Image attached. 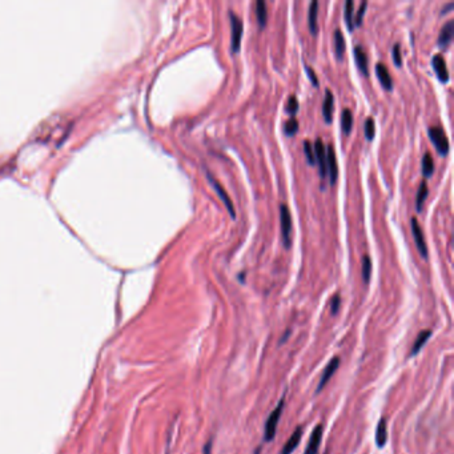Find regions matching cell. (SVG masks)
I'll list each match as a JSON object with an SVG mask.
<instances>
[{
  "label": "cell",
  "instance_id": "ffe728a7",
  "mask_svg": "<svg viewBox=\"0 0 454 454\" xmlns=\"http://www.w3.org/2000/svg\"><path fill=\"white\" fill-rule=\"evenodd\" d=\"M335 48H336V57L339 60L342 59L345 52V39L342 32L340 29L335 31Z\"/></svg>",
  "mask_w": 454,
  "mask_h": 454
},
{
  "label": "cell",
  "instance_id": "83f0119b",
  "mask_svg": "<svg viewBox=\"0 0 454 454\" xmlns=\"http://www.w3.org/2000/svg\"><path fill=\"white\" fill-rule=\"evenodd\" d=\"M374 135H376V125H374V120L369 117V119L365 121V136H367L368 140H371V139L374 138Z\"/></svg>",
  "mask_w": 454,
  "mask_h": 454
},
{
  "label": "cell",
  "instance_id": "9c48e42d",
  "mask_svg": "<svg viewBox=\"0 0 454 454\" xmlns=\"http://www.w3.org/2000/svg\"><path fill=\"white\" fill-rule=\"evenodd\" d=\"M412 233L414 236V240H416V245L418 248V252L421 255L422 257H427V247L426 243H425V237H424V233H422V229L420 224H418V221L416 219H412Z\"/></svg>",
  "mask_w": 454,
  "mask_h": 454
},
{
  "label": "cell",
  "instance_id": "6da1fadb",
  "mask_svg": "<svg viewBox=\"0 0 454 454\" xmlns=\"http://www.w3.org/2000/svg\"><path fill=\"white\" fill-rule=\"evenodd\" d=\"M284 404H285V396L281 397V399L279 401V404L275 408V410L269 414V417L266 420L265 422V429H264V440L266 442H269L275 438L276 436V430H277V425H279V421H280L281 414H283V410H284Z\"/></svg>",
  "mask_w": 454,
  "mask_h": 454
},
{
  "label": "cell",
  "instance_id": "d4e9b609",
  "mask_svg": "<svg viewBox=\"0 0 454 454\" xmlns=\"http://www.w3.org/2000/svg\"><path fill=\"white\" fill-rule=\"evenodd\" d=\"M353 1H346L345 3V22L350 31H353Z\"/></svg>",
  "mask_w": 454,
  "mask_h": 454
},
{
  "label": "cell",
  "instance_id": "d6a6232c",
  "mask_svg": "<svg viewBox=\"0 0 454 454\" xmlns=\"http://www.w3.org/2000/svg\"><path fill=\"white\" fill-rule=\"evenodd\" d=\"M305 69H307L308 76H309V79H311V82L313 83V85H314L316 88L318 87V79H317L316 74H314V71H313V69L311 68V67H308V65H305Z\"/></svg>",
  "mask_w": 454,
  "mask_h": 454
},
{
  "label": "cell",
  "instance_id": "2e32d148",
  "mask_svg": "<svg viewBox=\"0 0 454 454\" xmlns=\"http://www.w3.org/2000/svg\"><path fill=\"white\" fill-rule=\"evenodd\" d=\"M317 16H318V1L313 0L309 7V14H308V24H309V29L312 35H316L318 31L317 27Z\"/></svg>",
  "mask_w": 454,
  "mask_h": 454
},
{
  "label": "cell",
  "instance_id": "ac0fdd59",
  "mask_svg": "<svg viewBox=\"0 0 454 454\" xmlns=\"http://www.w3.org/2000/svg\"><path fill=\"white\" fill-rule=\"evenodd\" d=\"M354 59H356L358 69L363 72L364 76H368V56L364 52L363 47L358 46L354 48Z\"/></svg>",
  "mask_w": 454,
  "mask_h": 454
},
{
  "label": "cell",
  "instance_id": "8992f818",
  "mask_svg": "<svg viewBox=\"0 0 454 454\" xmlns=\"http://www.w3.org/2000/svg\"><path fill=\"white\" fill-rule=\"evenodd\" d=\"M313 152H314V159H316L317 164H318V170H320V176L324 180L328 173V168H326V149L324 147V142L317 139L314 142V147H313Z\"/></svg>",
  "mask_w": 454,
  "mask_h": 454
},
{
  "label": "cell",
  "instance_id": "cb8c5ba5",
  "mask_svg": "<svg viewBox=\"0 0 454 454\" xmlns=\"http://www.w3.org/2000/svg\"><path fill=\"white\" fill-rule=\"evenodd\" d=\"M426 196H427V184L425 183V181H422L421 185H420V188H418L417 204H416L418 212H421L422 205H424V202H425V200H426Z\"/></svg>",
  "mask_w": 454,
  "mask_h": 454
},
{
  "label": "cell",
  "instance_id": "44dd1931",
  "mask_svg": "<svg viewBox=\"0 0 454 454\" xmlns=\"http://www.w3.org/2000/svg\"><path fill=\"white\" fill-rule=\"evenodd\" d=\"M256 15L260 27H265L266 19H268V11H266V3L264 0H258L256 3Z\"/></svg>",
  "mask_w": 454,
  "mask_h": 454
},
{
  "label": "cell",
  "instance_id": "7c38bea8",
  "mask_svg": "<svg viewBox=\"0 0 454 454\" xmlns=\"http://www.w3.org/2000/svg\"><path fill=\"white\" fill-rule=\"evenodd\" d=\"M301 437H303V427L298 426L296 430L293 431V434L289 437V440L286 441V444L284 445V448L281 449L280 454H292L294 452V449L298 446V442L301 441Z\"/></svg>",
  "mask_w": 454,
  "mask_h": 454
},
{
  "label": "cell",
  "instance_id": "9a60e30c",
  "mask_svg": "<svg viewBox=\"0 0 454 454\" xmlns=\"http://www.w3.org/2000/svg\"><path fill=\"white\" fill-rule=\"evenodd\" d=\"M333 104H335V97H333L329 89H326L325 100H324V104H322V115H324V119H325L326 123H330L332 117H333Z\"/></svg>",
  "mask_w": 454,
  "mask_h": 454
},
{
  "label": "cell",
  "instance_id": "ba28073f",
  "mask_svg": "<svg viewBox=\"0 0 454 454\" xmlns=\"http://www.w3.org/2000/svg\"><path fill=\"white\" fill-rule=\"evenodd\" d=\"M326 168L329 172V180L332 185H335L339 176V167H337V159H336L333 145H329L326 149Z\"/></svg>",
  "mask_w": 454,
  "mask_h": 454
},
{
  "label": "cell",
  "instance_id": "7402d4cb",
  "mask_svg": "<svg viewBox=\"0 0 454 454\" xmlns=\"http://www.w3.org/2000/svg\"><path fill=\"white\" fill-rule=\"evenodd\" d=\"M434 172V163L431 159L430 153H425V156L422 159V173L425 177H430Z\"/></svg>",
  "mask_w": 454,
  "mask_h": 454
},
{
  "label": "cell",
  "instance_id": "30bf717a",
  "mask_svg": "<svg viewBox=\"0 0 454 454\" xmlns=\"http://www.w3.org/2000/svg\"><path fill=\"white\" fill-rule=\"evenodd\" d=\"M322 433H324V426L320 424V425H317V426L313 429L312 436L309 438V442H308V446L304 454H317L318 448H320V444H321Z\"/></svg>",
  "mask_w": 454,
  "mask_h": 454
},
{
  "label": "cell",
  "instance_id": "4dcf8cb0",
  "mask_svg": "<svg viewBox=\"0 0 454 454\" xmlns=\"http://www.w3.org/2000/svg\"><path fill=\"white\" fill-rule=\"evenodd\" d=\"M393 60H395V64L397 67L402 64V56H401V50H399L398 44H396L393 47Z\"/></svg>",
  "mask_w": 454,
  "mask_h": 454
},
{
  "label": "cell",
  "instance_id": "4fadbf2b",
  "mask_svg": "<svg viewBox=\"0 0 454 454\" xmlns=\"http://www.w3.org/2000/svg\"><path fill=\"white\" fill-rule=\"evenodd\" d=\"M376 74L378 76V80L382 84V87L390 91L392 88H393V80L390 78V74L388 68L385 67V64H382V63H378L376 65Z\"/></svg>",
  "mask_w": 454,
  "mask_h": 454
},
{
  "label": "cell",
  "instance_id": "f1b7e54d",
  "mask_svg": "<svg viewBox=\"0 0 454 454\" xmlns=\"http://www.w3.org/2000/svg\"><path fill=\"white\" fill-rule=\"evenodd\" d=\"M304 152H305V156H307L308 163L311 165L316 164V159H314V152H313L312 144L309 142H304Z\"/></svg>",
  "mask_w": 454,
  "mask_h": 454
},
{
  "label": "cell",
  "instance_id": "e0dca14e",
  "mask_svg": "<svg viewBox=\"0 0 454 454\" xmlns=\"http://www.w3.org/2000/svg\"><path fill=\"white\" fill-rule=\"evenodd\" d=\"M453 33H454V22H449V23L446 24L445 27L442 28V31L440 33V37H438V46L440 47H448L450 44V41L453 39Z\"/></svg>",
  "mask_w": 454,
  "mask_h": 454
},
{
  "label": "cell",
  "instance_id": "f546056e",
  "mask_svg": "<svg viewBox=\"0 0 454 454\" xmlns=\"http://www.w3.org/2000/svg\"><path fill=\"white\" fill-rule=\"evenodd\" d=\"M286 111H288V114L292 115V117L296 115V112L298 111V100L294 95H292V96L289 97L288 104H286Z\"/></svg>",
  "mask_w": 454,
  "mask_h": 454
},
{
  "label": "cell",
  "instance_id": "e575fe53",
  "mask_svg": "<svg viewBox=\"0 0 454 454\" xmlns=\"http://www.w3.org/2000/svg\"><path fill=\"white\" fill-rule=\"evenodd\" d=\"M212 445H213V442L211 440L208 441L204 446V454H212Z\"/></svg>",
  "mask_w": 454,
  "mask_h": 454
},
{
  "label": "cell",
  "instance_id": "3957f363",
  "mask_svg": "<svg viewBox=\"0 0 454 454\" xmlns=\"http://www.w3.org/2000/svg\"><path fill=\"white\" fill-rule=\"evenodd\" d=\"M230 26H232V39H230V46H232V52L237 54L241 47V37H243V20L234 14L233 11H229Z\"/></svg>",
  "mask_w": 454,
  "mask_h": 454
},
{
  "label": "cell",
  "instance_id": "4316f807",
  "mask_svg": "<svg viewBox=\"0 0 454 454\" xmlns=\"http://www.w3.org/2000/svg\"><path fill=\"white\" fill-rule=\"evenodd\" d=\"M370 275H371V260L369 256H364L363 258V279L365 283L370 281Z\"/></svg>",
  "mask_w": 454,
  "mask_h": 454
},
{
  "label": "cell",
  "instance_id": "484cf974",
  "mask_svg": "<svg viewBox=\"0 0 454 454\" xmlns=\"http://www.w3.org/2000/svg\"><path fill=\"white\" fill-rule=\"evenodd\" d=\"M284 131H285V135H286V136H294V135L297 133L298 121H297V119L294 117V116H293V117H290V119H289L288 121L285 123Z\"/></svg>",
  "mask_w": 454,
  "mask_h": 454
},
{
  "label": "cell",
  "instance_id": "277c9868",
  "mask_svg": "<svg viewBox=\"0 0 454 454\" xmlns=\"http://www.w3.org/2000/svg\"><path fill=\"white\" fill-rule=\"evenodd\" d=\"M427 133H429V138H430L431 142L434 144L438 153L445 156L446 153L449 152V140L446 138V133L444 132V129L440 128V127H430Z\"/></svg>",
  "mask_w": 454,
  "mask_h": 454
},
{
  "label": "cell",
  "instance_id": "1f68e13d",
  "mask_svg": "<svg viewBox=\"0 0 454 454\" xmlns=\"http://www.w3.org/2000/svg\"><path fill=\"white\" fill-rule=\"evenodd\" d=\"M367 5H368L367 1H363V4H361V7H360V9H358L357 18H356V22H354V23L357 24V26H361V23H363V18H364V15H365V9H367Z\"/></svg>",
  "mask_w": 454,
  "mask_h": 454
},
{
  "label": "cell",
  "instance_id": "52a82bcc",
  "mask_svg": "<svg viewBox=\"0 0 454 454\" xmlns=\"http://www.w3.org/2000/svg\"><path fill=\"white\" fill-rule=\"evenodd\" d=\"M340 367V357L339 356H335V357L330 360L328 365L325 367V370L322 373L321 378H320V382H318V385H317V393H320L322 389H324V386L329 382V380L332 378V376L335 374L337 369Z\"/></svg>",
  "mask_w": 454,
  "mask_h": 454
},
{
  "label": "cell",
  "instance_id": "836d02e7",
  "mask_svg": "<svg viewBox=\"0 0 454 454\" xmlns=\"http://www.w3.org/2000/svg\"><path fill=\"white\" fill-rule=\"evenodd\" d=\"M340 301H341V298H340L339 294H336L333 300H332V313L336 314V313L339 312L340 309Z\"/></svg>",
  "mask_w": 454,
  "mask_h": 454
},
{
  "label": "cell",
  "instance_id": "7a4b0ae2",
  "mask_svg": "<svg viewBox=\"0 0 454 454\" xmlns=\"http://www.w3.org/2000/svg\"><path fill=\"white\" fill-rule=\"evenodd\" d=\"M280 223H281V236H283V243H284L285 248H290L292 244V229H293V225H292V216H290V211L285 204L280 205Z\"/></svg>",
  "mask_w": 454,
  "mask_h": 454
},
{
  "label": "cell",
  "instance_id": "5b68a950",
  "mask_svg": "<svg viewBox=\"0 0 454 454\" xmlns=\"http://www.w3.org/2000/svg\"><path fill=\"white\" fill-rule=\"evenodd\" d=\"M206 177H208V180L211 181L212 187L215 188V191L217 192V195H219V198L221 199V201L224 202V205L227 206V209H228V212H229L230 217H232V219H236V211H234V206H233V204H232V201H230L228 193L225 192V189L223 188V185H221V184L219 183V181H217L213 176H212L211 172H206Z\"/></svg>",
  "mask_w": 454,
  "mask_h": 454
},
{
  "label": "cell",
  "instance_id": "5bb4252c",
  "mask_svg": "<svg viewBox=\"0 0 454 454\" xmlns=\"http://www.w3.org/2000/svg\"><path fill=\"white\" fill-rule=\"evenodd\" d=\"M431 337V330H422L420 332L417 336V339L414 341V344L412 346V352H410V357H414V356H417L420 353V350L424 348V345L426 344L429 339Z\"/></svg>",
  "mask_w": 454,
  "mask_h": 454
},
{
  "label": "cell",
  "instance_id": "d6986e66",
  "mask_svg": "<svg viewBox=\"0 0 454 454\" xmlns=\"http://www.w3.org/2000/svg\"><path fill=\"white\" fill-rule=\"evenodd\" d=\"M388 440V429H386L385 418H381L376 429V444L378 448H384Z\"/></svg>",
  "mask_w": 454,
  "mask_h": 454
},
{
  "label": "cell",
  "instance_id": "603a6c76",
  "mask_svg": "<svg viewBox=\"0 0 454 454\" xmlns=\"http://www.w3.org/2000/svg\"><path fill=\"white\" fill-rule=\"evenodd\" d=\"M341 125H342L344 132L349 135L350 131H352V127H353V115H352V111L350 110H344V112H342Z\"/></svg>",
  "mask_w": 454,
  "mask_h": 454
},
{
  "label": "cell",
  "instance_id": "8fae6325",
  "mask_svg": "<svg viewBox=\"0 0 454 454\" xmlns=\"http://www.w3.org/2000/svg\"><path fill=\"white\" fill-rule=\"evenodd\" d=\"M431 64H433V68L436 71L437 76L440 79V82L442 83H448L449 80V71H448V67H446V63L444 57L441 55H436L433 57V61H431Z\"/></svg>",
  "mask_w": 454,
  "mask_h": 454
}]
</instances>
